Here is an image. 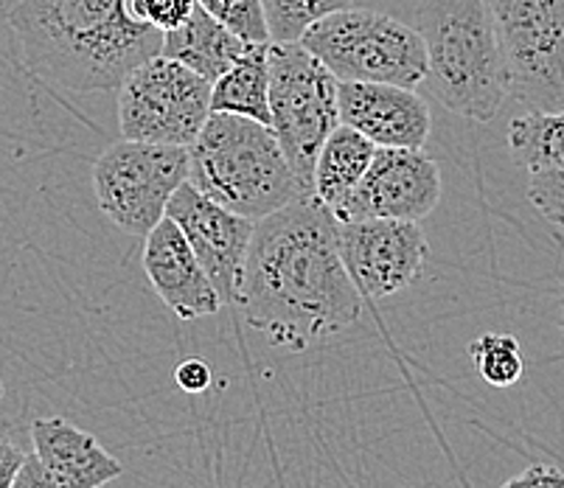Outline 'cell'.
<instances>
[{
	"mask_svg": "<svg viewBox=\"0 0 564 488\" xmlns=\"http://www.w3.org/2000/svg\"><path fill=\"white\" fill-rule=\"evenodd\" d=\"M141 261L152 290L181 321H199L223 310V301L194 256L192 245L169 217H163L147 234Z\"/></svg>",
	"mask_w": 564,
	"mask_h": 488,
	"instance_id": "cell-14",
	"label": "cell"
},
{
	"mask_svg": "<svg viewBox=\"0 0 564 488\" xmlns=\"http://www.w3.org/2000/svg\"><path fill=\"white\" fill-rule=\"evenodd\" d=\"M502 488H564V471L551 464H533L522 475L502 482Z\"/></svg>",
	"mask_w": 564,
	"mask_h": 488,
	"instance_id": "cell-25",
	"label": "cell"
},
{
	"mask_svg": "<svg viewBox=\"0 0 564 488\" xmlns=\"http://www.w3.org/2000/svg\"><path fill=\"white\" fill-rule=\"evenodd\" d=\"M9 25L29 74L70 94L118 90L163 43L155 25L127 14L124 0H18Z\"/></svg>",
	"mask_w": 564,
	"mask_h": 488,
	"instance_id": "cell-2",
	"label": "cell"
},
{
	"mask_svg": "<svg viewBox=\"0 0 564 488\" xmlns=\"http://www.w3.org/2000/svg\"><path fill=\"white\" fill-rule=\"evenodd\" d=\"M267 45H248L239 59L212 82V112H228V116L253 118L259 124L270 127V74H267Z\"/></svg>",
	"mask_w": 564,
	"mask_h": 488,
	"instance_id": "cell-18",
	"label": "cell"
},
{
	"mask_svg": "<svg viewBox=\"0 0 564 488\" xmlns=\"http://www.w3.org/2000/svg\"><path fill=\"white\" fill-rule=\"evenodd\" d=\"M212 116V85L155 54L118 87V127L127 141L188 147Z\"/></svg>",
	"mask_w": 564,
	"mask_h": 488,
	"instance_id": "cell-9",
	"label": "cell"
},
{
	"mask_svg": "<svg viewBox=\"0 0 564 488\" xmlns=\"http://www.w3.org/2000/svg\"><path fill=\"white\" fill-rule=\"evenodd\" d=\"M337 248L348 279L366 297H391L408 290L430 253L419 223L404 219L337 223Z\"/></svg>",
	"mask_w": 564,
	"mask_h": 488,
	"instance_id": "cell-10",
	"label": "cell"
},
{
	"mask_svg": "<svg viewBox=\"0 0 564 488\" xmlns=\"http://www.w3.org/2000/svg\"><path fill=\"white\" fill-rule=\"evenodd\" d=\"M562 332H564V295H562Z\"/></svg>",
	"mask_w": 564,
	"mask_h": 488,
	"instance_id": "cell-29",
	"label": "cell"
},
{
	"mask_svg": "<svg viewBox=\"0 0 564 488\" xmlns=\"http://www.w3.org/2000/svg\"><path fill=\"white\" fill-rule=\"evenodd\" d=\"M3 393H7V388H3V382H0V399H3Z\"/></svg>",
	"mask_w": 564,
	"mask_h": 488,
	"instance_id": "cell-30",
	"label": "cell"
},
{
	"mask_svg": "<svg viewBox=\"0 0 564 488\" xmlns=\"http://www.w3.org/2000/svg\"><path fill=\"white\" fill-rule=\"evenodd\" d=\"M348 3L351 0H261L270 43H299L312 23Z\"/></svg>",
	"mask_w": 564,
	"mask_h": 488,
	"instance_id": "cell-21",
	"label": "cell"
},
{
	"mask_svg": "<svg viewBox=\"0 0 564 488\" xmlns=\"http://www.w3.org/2000/svg\"><path fill=\"white\" fill-rule=\"evenodd\" d=\"M186 149L188 183L253 223L304 194L273 127L253 118L212 112Z\"/></svg>",
	"mask_w": 564,
	"mask_h": 488,
	"instance_id": "cell-4",
	"label": "cell"
},
{
	"mask_svg": "<svg viewBox=\"0 0 564 488\" xmlns=\"http://www.w3.org/2000/svg\"><path fill=\"white\" fill-rule=\"evenodd\" d=\"M340 124L366 135L373 147L422 149L433 130L427 99L415 87L384 82H337Z\"/></svg>",
	"mask_w": 564,
	"mask_h": 488,
	"instance_id": "cell-13",
	"label": "cell"
},
{
	"mask_svg": "<svg viewBox=\"0 0 564 488\" xmlns=\"http://www.w3.org/2000/svg\"><path fill=\"white\" fill-rule=\"evenodd\" d=\"M469 357L491 388H514L525 373L522 346L511 334H484L469 343Z\"/></svg>",
	"mask_w": 564,
	"mask_h": 488,
	"instance_id": "cell-20",
	"label": "cell"
},
{
	"mask_svg": "<svg viewBox=\"0 0 564 488\" xmlns=\"http://www.w3.org/2000/svg\"><path fill=\"white\" fill-rule=\"evenodd\" d=\"M197 3L245 43H270L261 0H197Z\"/></svg>",
	"mask_w": 564,
	"mask_h": 488,
	"instance_id": "cell-22",
	"label": "cell"
},
{
	"mask_svg": "<svg viewBox=\"0 0 564 488\" xmlns=\"http://www.w3.org/2000/svg\"><path fill=\"white\" fill-rule=\"evenodd\" d=\"M23 460L25 452L20 449L18 444H12V441L0 435V488H12L14 475H18V469L23 466Z\"/></svg>",
	"mask_w": 564,
	"mask_h": 488,
	"instance_id": "cell-28",
	"label": "cell"
},
{
	"mask_svg": "<svg viewBox=\"0 0 564 488\" xmlns=\"http://www.w3.org/2000/svg\"><path fill=\"white\" fill-rule=\"evenodd\" d=\"M337 82H384L415 87L427 74L424 43L413 25L377 9H337L299 40Z\"/></svg>",
	"mask_w": 564,
	"mask_h": 488,
	"instance_id": "cell-5",
	"label": "cell"
},
{
	"mask_svg": "<svg viewBox=\"0 0 564 488\" xmlns=\"http://www.w3.org/2000/svg\"><path fill=\"white\" fill-rule=\"evenodd\" d=\"M124 9L135 23L155 25L158 32H172L197 9V0H124Z\"/></svg>",
	"mask_w": 564,
	"mask_h": 488,
	"instance_id": "cell-23",
	"label": "cell"
},
{
	"mask_svg": "<svg viewBox=\"0 0 564 488\" xmlns=\"http://www.w3.org/2000/svg\"><path fill=\"white\" fill-rule=\"evenodd\" d=\"M166 217L183 230L223 306L234 303L236 286L242 279L245 253L253 236V219L223 208L199 194L188 180L169 199Z\"/></svg>",
	"mask_w": 564,
	"mask_h": 488,
	"instance_id": "cell-12",
	"label": "cell"
},
{
	"mask_svg": "<svg viewBox=\"0 0 564 488\" xmlns=\"http://www.w3.org/2000/svg\"><path fill=\"white\" fill-rule=\"evenodd\" d=\"M413 29L424 43L430 94L455 116L491 121L509 94L489 3L419 0Z\"/></svg>",
	"mask_w": 564,
	"mask_h": 488,
	"instance_id": "cell-3",
	"label": "cell"
},
{
	"mask_svg": "<svg viewBox=\"0 0 564 488\" xmlns=\"http://www.w3.org/2000/svg\"><path fill=\"white\" fill-rule=\"evenodd\" d=\"M270 127L304 194H312V169L323 141L340 124L337 79L301 43L267 45Z\"/></svg>",
	"mask_w": 564,
	"mask_h": 488,
	"instance_id": "cell-6",
	"label": "cell"
},
{
	"mask_svg": "<svg viewBox=\"0 0 564 488\" xmlns=\"http://www.w3.org/2000/svg\"><path fill=\"white\" fill-rule=\"evenodd\" d=\"M373 143L366 135L346 124H337L332 135L323 141L312 169V194L321 199L332 214L346 205L357 183L366 174L373 158Z\"/></svg>",
	"mask_w": 564,
	"mask_h": 488,
	"instance_id": "cell-17",
	"label": "cell"
},
{
	"mask_svg": "<svg viewBox=\"0 0 564 488\" xmlns=\"http://www.w3.org/2000/svg\"><path fill=\"white\" fill-rule=\"evenodd\" d=\"M188 177V149L121 141L94 163V194L101 214L130 236H147L163 217L172 194Z\"/></svg>",
	"mask_w": 564,
	"mask_h": 488,
	"instance_id": "cell-8",
	"label": "cell"
},
{
	"mask_svg": "<svg viewBox=\"0 0 564 488\" xmlns=\"http://www.w3.org/2000/svg\"><path fill=\"white\" fill-rule=\"evenodd\" d=\"M509 149L528 174L564 169V110H531L514 118Z\"/></svg>",
	"mask_w": 564,
	"mask_h": 488,
	"instance_id": "cell-19",
	"label": "cell"
},
{
	"mask_svg": "<svg viewBox=\"0 0 564 488\" xmlns=\"http://www.w3.org/2000/svg\"><path fill=\"white\" fill-rule=\"evenodd\" d=\"M441 169L424 149L377 147L366 174L335 214L348 219H404L422 223L441 203Z\"/></svg>",
	"mask_w": 564,
	"mask_h": 488,
	"instance_id": "cell-11",
	"label": "cell"
},
{
	"mask_svg": "<svg viewBox=\"0 0 564 488\" xmlns=\"http://www.w3.org/2000/svg\"><path fill=\"white\" fill-rule=\"evenodd\" d=\"M234 303L286 351H306L360 321L362 295L343 267L337 219L315 194L256 219Z\"/></svg>",
	"mask_w": 564,
	"mask_h": 488,
	"instance_id": "cell-1",
	"label": "cell"
},
{
	"mask_svg": "<svg viewBox=\"0 0 564 488\" xmlns=\"http://www.w3.org/2000/svg\"><path fill=\"white\" fill-rule=\"evenodd\" d=\"M34 457L63 488H101L124 475L99 441L70 424L68 419H34L32 424Z\"/></svg>",
	"mask_w": 564,
	"mask_h": 488,
	"instance_id": "cell-15",
	"label": "cell"
},
{
	"mask_svg": "<svg viewBox=\"0 0 564 488\" xmlns=\"http://www.w3.org/2000/svg\"><path fill=\"white\" fill-rule=\"evenodd\" d=\"M12 488H63V486H59V482L43 469V464H40L37 457L25 455L23 466H20L18 475H14Z\"/></svg>",
	"mask_w": 564,
	"mask_h": 488,
	"instance_id": "cell-27",
	"label": "cell"
},
{
	"mask_svg": "<svg viewBox=\"0 0 564 488\" xmlns=\"http://www.w3.org/2000/svg\"><path fill=\"white\" fill-rule=\"evenodd\" d=\"M248 45L253 43L236 37L197 3L186 23L172 29V32H163L161 54L174 63L186 65L188 71H194L212 85L248 51Z\"/></svg>",
	"mask_w": 564,
	"mask_h": 488,
	"instance_id": "cell-16",
	"label": "cell"
},
{
	"mask_svg": "<svg viewBox=\"0 0 564 488\" xmlns=\"http://www.w3.org/2000/svg\"><path fill=\"white\" fill-rule=\"evenodd\" d=\"M174 382L183 393H205L212 388V365L205 359H186V362L177 365L174 371Z\"/></svg>",
	"mask_w": 564,
	"mask_h": 488,
	"instance_id": "cell-26",
	"label": "cell"
},
{
	"mask_svg": "<svg viewBox=\"0 0 564 488\" xmlns=\"http://www.w3.org/2000/svg\"><path fill=\"white\" fill-rule=\"evenodd\" d=\"M528 199L547 223L564 228V169L533 172L528 180Z\"/></svg>",
	"mask_w": 564,
	"mask_h": 488,
	"instance_id": "cell-24",
	"label": "cell"
},
{
	"mask_svg": "<svg viewBox=\"0 0 564 488\" xmlns=\"http://www.w3.org/2000/svg\"><path fill=\"white\" fill-rule=\"evenodd\" d=\"M506 94L531 110H564V0H486Z\"/></svg>",
	"mask_w": 564,
	"mask_h": 488,
	"instance_id": "cell-7",
	"label": "cell"
}]
</instances>
